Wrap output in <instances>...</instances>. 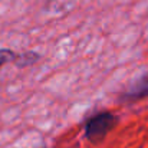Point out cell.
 <instances>
[{
    "instance_id": "cell-1",
    "label": "cell",
    "mask_w": 148,
    "mask_h": 148,
    "mask_svg": "<svg viewBox=\"0 0 148 148\" xmlns=\"http://www.w3.org/2000/svg\"><path fill=\"white\" fill-rule=\"evenodd\" d=\"M118 116L111 111H101L91 115L84 124V135L91 144L102 143L116 127Z\"/></svg>"
},
{
    "instance_id": "cell-2",
    "label": "cell",
    "mask_w": 148,
    "mask_h": 148,
    "mask_svg": "<svg viewBox=\"0 0 148 148\" xmlns=\"http://www.w3.org/2000/svg\"><path fill=\"white\" fill-rule=\"evenodd\" d=\"M145 98H148V72L141 75L127 91L121 92L118 97V101L125 102V103H131V102L143 101Z\"/></svg>"
},
{
    "instance_id": "cell-3",
    "label": "cell",
    "mask_w": 148,
    "mask_h": 148,
    "mask_svg": "<svg viewBox=\"0 0 148 148\" xmlns=\"http://www.w3.org/2000/svg\"><path fill=\"white\" fill-rule=\"evenodd\" d=\"M39 59H40V55L38 52L27 50V52H23V53H17V58L14 60V65L17 68H26V66H30V65L36 63Z\"/></svg>"
},
{
    "instance_id": "cell-4",
    "label": "cell",
    "mask_w": 148,
    "mask_h": 148,
    "mask_svg": "<svg viewBox=\"0 0 148 148\" xmlns=\"http://www.w3.org/2000/svg\"><path fill=\"white\" fill-rule=\"evenodd\" d=\"M17 58V52L7 48H0V68H3L7 63H14Z\"/></svg>"
},
{
    "instance_id": "cell-5",
    "label": "cell",
    "mask_w": 148,
    "mask_h": 148,
    "mask_svg": "<svg viewBox=\"0 0 148 148\" xmlns=\"http://www.w3.org/2000/svg\"><path fill=\"white\" fill-rule=\"evenodd\" d=\"M42 148H46V147H42Z\"/></svg>"
}]
</instances>
